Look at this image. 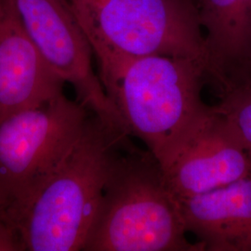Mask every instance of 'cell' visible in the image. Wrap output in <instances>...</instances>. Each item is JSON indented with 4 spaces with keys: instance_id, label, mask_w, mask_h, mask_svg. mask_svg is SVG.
<instances>
[{
    "instance_id": "cell-1",
    "label": "cell",
    "mask_w": 251,
    "mask_h": 251,
    "mask_svg": "<svg viewBox=\"0 0 251 251\" xmlns=\"http://www.w3.org/2000/svg\"><path fill=\"white\" fill-rule=\"evenodd\" d=\"M99 77L126 133L165 167L213 113L202 98L203 63L160 55L128 56L90 44Z\"/></svg>"
},
{
    "instance_id": "cell-2",
    "label": "cell",
    "mask_w": 251,
    "mask_h": 251,
    "mask_svg": "<svg viewBox=\"0 0 251 251\" xmlns=\"http://www.w3.org/2000/svg\"><path fill=\"white\" fill-rule=\"evenodd\" d=\"M130 136L92 114L17 230L19 251H83Z\"/></svg>"
},
{
    "instance_id": "cell-3",
    "label": "cell",
    "mask_w": 251,
    "mask_h": 251,
    "mask_svg": "<svg viewBox=\"0 0 251 251\" xmlns=\"http://www.w3.org/2000/svg\"><path fill=\"white\" fill-rule=\"evenodd\" d=\"M161 166L129 144L109 180L83 251H205L192 243Z\"/></svg>"
},
{
    "instance_id": "cell-4",
    "label": "cell",
    "mask_w": 251,
    "mask_h": 251,
    "mask_svg": "<svg viewBox=\"0 0 251 251\" xmlns=\"http://www.w3.org/2000/svg\"><path fill=\"white\" fill-rule=\"evenodd\" d=\"M88 111L63 93L0 122V225L17 247L23 216L76 141Z\"/></svg>"
},
{
    "instance_id": "cell-5",
    "label": "cell",
    "mask_w": 251,
    "mask_h": 251,
    "mask_svg": "<svg viewBox=\"0 0 251 251\" xmlns=\"http://www.w3.org/2000/svg\"><path fill=\"white\" fill-rule=\"evenodd\" d=\"M68 1L90 44L128 56L187 58L206 67L197 0Z\"/></svg>"
},
{
    "instance_id": "cell-6",
    "label": "cell",
    "mask_w": 251,
    "mask_h": 251,
    "mask_svg": "<svg viewBox=\"0 0 251 251\" xmlns=\"http://www.w3.org/2000/svg\"><path fill=\"white\" fill-rule=\"evenodd\" d=\"M27 36L77 101L106 125L125 131L92 64L90 41L68 0H10Z\"/></svg>"
},
{
    "instance_id": "cell-7",
    "label": "cell",
    "mask_w": 251,
    "mask_h": 251,
    "mask_svg": "<svg viewBox=\"0 0 251 251\" xmlns=\"http://www.w3.org/2000/svg\"><path fill=\"white\" fill-rule=\"evenodd\" d=\"M178 198L206 194L251 177V158L225 117L213 113L162 168Z\"/></svg>"
},
{
    "instance_id": "cell-8",
    "label": "cell",
    "mask_w": 251,
    "mask_h": 251,
    "mask_svg": "<svg viewBox=\"0 0 251 251\" xmlns=\"http://www.w3.org/2000/svg\"><path fill=\"white\" fill-rule=\"evenodd\" d=\"M64 82L27 36L10 0L0 10V122L63 94Z\"/></svg>"
},
{
    "instance_id": "cell-9",
    "label": "cell",
    "mask_w": 251,
    "mask_h": 251,
    "mask_svg": "<svg viewBox=\"0 0 251 251\" xmlns=\"http://www.w3.org/2000/svg\"><path fill=\"white\" fill-rule=\"evenodd\" d=\"M206 76L222 91L251 81V0H197Z\"/></svg>"
},
{
    "instance_id": "cell-10",
    "label": "cell",
    "mask_w": 251,
    "mask_h": 251,
    "mask_svg": "<svg viewBox=\"0 0 251 251\" xmlns=\"http://www.w3.org/2000/svg\"><path fill=\"white\" fill-rule=\"evenodd\" d=\"M178 200L186 232L205 251H251V177Z\"/></svg>"
},
{
    "instance_id": "cell-11",
    "label": "cell",
    "mask_w": 251,
    "mask_h": 251,
    "mask_svg": "<svg viewBox=\"0 0 251 251\" xmlns=\"http://www.w3.org/2000/svg\"><path fill=\"white\" fill-rule=\"evenodd\" d=\"M213 107L225 117L251 158V81L222 91L221 101Z\"/></svg>"
},
{
    "instance_id": "cell-12",
    "label": "cell",
    "mask_w": 251,
    "mask_h": 251,
    "mask_svg": "<svg viewBox=\"0 0 251 251\" xmlns=\"http://www.w3.org/2000/svg\"><path fill=\"white\" fill-rule=\"evenodd\" d=\"M2 1L3 0H0V10H1V7H2Z\"/></svg>"
}]
</instances>
